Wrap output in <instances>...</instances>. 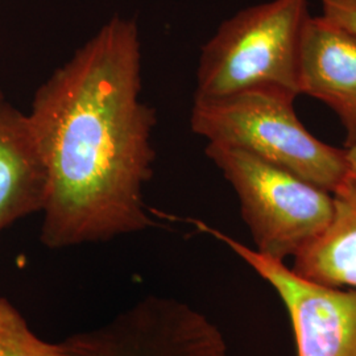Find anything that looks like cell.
Instances as JSON below:
<instances>
[{"instance_id": "7c38bea8", "label": "cell", "mask_w": 356, "mask_h": 356, "mask_svg": "<svg viewBox=\"0 0 356 356\" xmlns=\"http://www.w3.org/2000/svg\"><path fill=\"white\" fill-rule=\"evenodd\" d=\"M344 152L348 165V175L356 178V139L347 147V149H344Z\"/></svg>"}, {"instance_id": "7a4b0ae2", "label": "cell", "mask_w": 356, "mask_h": 356, "mask_svg": "<svg viewBox=\"0 0 356 356\" xmlns=\"http://www.w3.org/2000/svg\"><path fill=\"white\" fill-rule=\"evenodd\" d=\"M309 16V0H270L225 20L201 51L194 99L250 90L300 95V51Z\"/></svg>"}, {"instance_id": "8fae6325", "label": "cell", "mask_w": 356, "mask_h": 356, "mask_svg": "<svg viewBox=\"0 0 356 356\" xmlns=\"http://www.w3.org/2000/svg\"><path fill=\"white\" fill-rule=\"evenodd\" d=\"M322 16L356 33V0H322Z\"/></svg>"}, {"instance_id": "ba28073f", "label": "cell", "mask_w": 356, "mask_h": 356, "mask_svg": "<svg viewBox=\"0 0 356 356\" xmlns=\"http://www.w3.org/2000/svg\"><path fill=\"white\" fill-rule=\"evenodd\" d=\"M47 176L28 114L0 90V232L41 213Z\"/></svg>"}, {"instance_id": "8992f818", "label": "cell", "mask_w": 356, "mask_h": 356, "mask_svg": "<svg viewBox=\"0 0 356 356\" xmlns=\"http://www.w3.org/2000/svg\"><path fill=\"white\" fill-rule=\"evenodd\" d=\"M189 222L225 244L276 292L292 323L297 356H356V289L305 279L285 261L260 254L202 220Z\"/></svg>"}, {"instance_id": "277c9868", "label": "cell", "mask_w": 356, "mask_h": 356, "mask_svg": "<svg viewBox=\"0 0 356 356\" xmlns=\"http://www.w3.org/2000/svg\"><path fill=\"white\" fill-rule=\"evenodd\" d=\"M206 156L235 191L260 254L285 261L329 225L331 191L238 148L207 143Z\"/></svg>"}, {"instance_id": "9c48e42d", "label": "cell", "mask_w": 356, "mask_h": 356, "mask_svg": "<svg viewBox=\"0 0 356 356\" xmlns=\"http://www.w3.org/2000/svg\"><path fill=\"white\" fill-rule=\"evenodd\" d=\"M332 200L329 225L293 257L292 268L314 282L356 289V178L348 175Z\"/></svg>"}, {"instance_id": "6da1fadb", "label": "cell", "mask_w": 356, "mask_h": 356, "mask_svg": "<svg viewBox=\"0 0 356 356\" xmlns=\"http://www.w3.org/2000/svg\"><path fill=\"white\" fill-rule=\"evenodd\" d=\"M134 19L111 17L36 90L31 111L47 176L41 243L51 250L152 229L156 111L143 101Z\"/></svg>"}, {"instance_id": "5b68a950", "label": "cell", "mask_w": 356, "mask_h": 356, "mask_svg": "<svg viewBox=\"0 0 356 356\" xmlns=\"http://www.w3.org/2000/svg\"><path fill=\"white\" fill-rule=\"evenodd\" d=\"M63 343L69 356H234L214 322L164 296L144 297Z\"/></svg>"}, {"instance_id": "3957f363", "label": "cell", "mask_w": 356, "mask_h": 356, "mask_svg": "<svg viewBox=\"0 0 356 356\" xmlns=\"http://www.w3.org/2000/svg\"><path fill=\"white\" fill-rule=\"evenodd\" d=\"M294 99L273 90L194 99L191 127L207 143L251 153L332 193L348 176L346 152L310 134Z\"/></svg>"}, {"instance_id": "30bf717a", "label": "cell", "mask_w": 356, "mask_h": 356, "mask_svg": "<svg viewBox=\"0 0 356 356\" xmlns=\"http://www.w3.org/2000/svg\"><path fill=\"white\" fill-rule=\"evenodd\" d=\"M0 356H69L64 343L41 339L19 309L0 297Z\"/></svg>"}, {"instance_id": "52a82bcc", "label": "cell", "mask_w": 356, "mask_h": 356, "mask_svg": "<svg viewBox=\"0 0 356 356\" xmlns=\"http://www.w3.org/2000/svg\"><path fill=\"white\" fill-rule=\"evenodd\" d=\"M298 90L327 104L356 139V33L321 16L306 22L298 64Z\"/></svg>"}]
</instances>
